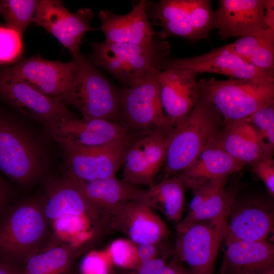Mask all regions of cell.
<instances>
[{
    "label": "cell",
    "instance_id": "cell-1",
    "mask_svg": "<svg viewBox=\"0 0 274 274\" xmlns=\"http://www.w3.org/2000/svg\"><path fill=\"white\" fill-rule=\"evenodd\" d=\"M59 244L42 198L11 203L0 217V262L20 268L31 257Z\"/></svg>",
    "mask_w": 274,
    "mask_h": 274
},
{
    "label": "cell",
    "instance_id": "cell-2",
    "mask_svg": "<svg viewBox=\"0 0 274 274\" xmlns=\"http://www.w3.org/2000/svg\"><path fill=\"white\" fill-rule=\"evenodd\" d=\"M224 126L221 117L200 96L186 119L170 134L163 178L187 169L204 148L218 140Z\"/></svg>",
    "mask_w": 274,
    "mask_h": 274
},
{
    "label": "cell",
    "instance_id": "cell-3",
    "mask_svg": "<svg viewBox=\"0 0 274 274\" xmlns=\"http://www.w3.org/2000/svg\"><path fill=\"white\" fill-rule=\"evenodd\" d=\"M89 44L92 49L89 60L128 86L151 71L163 70L170 58L169 44L157 35L145 44L106 41Z\"/></svg>",
    "mask_w": 274,
    "mask_h": 274
},
{
    "label": "cell",
    "instance_id": "cell-4",
    "mask_svg": "<svg viewBox=\"0 0 274 274\" xmlns=\"http://www.w3.org/2000/svg\"><path fill=\"white\" fill-rule=\"evenodd\" d=\"M42 146L22 123L0 108V170L21 186L35 182L45 167Z\"/></svg>",
    "mask_w": 274,
    "mask_h": 274
},
{
    "label": "cell",
    "instance_id": "cell-5",
    "mask_svg": "<svg viewBox=\"0 0 274 274\" xmlns=\"http://www.w3.org/2000/svg\"><path fill=\"white\" fill-rule=\"evenodd\" d=\"M200 96L207 100L225 125L242 120L258 109L274 104V81L214 77L197 81Z\"/></svg>",
    "mask_w": 274,
    "mask_h": 274
},
{
    "label": "cell",
    "instance_id": "cell-6",
    "mask_svg": "<svg viewBox=\"0 0 274 274\" xmlns=\"http://www.w3.org/2000/svg\"><path fill=\"white\" fill-rule=\"evenodd\" d=\"M76 63L66 105L77 109L84 119H102L119 123L120 90L80 51L71 54Z\"/></svg>",
    "mask_w": 274,
    "mask_h": 274
},
{
    "label": "cell",
    "instance_id": "cell-7",
    "mask_svg": "<svg viewBox=\"0 0 274 274\" xmlns=\"http://www.w3.org/2000/svg\"><path fill=\"white\" fill-rule=\"evenodd\" d=\"M158 72L151 71L120 90L119 123L130 133L174 129L161 104Z\"/></svg>",
    "mask_w": 274,
    "mask_h": 274
},
{
    "label": "cell",
    "instance_id": "cell-8",
    "mask_svg": "<svg viewBox=\"0 0 274 274\" xmlns=\"http://www.w3.org/2000/svg\"><path fill=\"white\" fill-rule=\"evenodd\" d=\"M140 134L99 147H60L64 156V177L88 182L115 177L128 148Z\"/></svg>",
    "mask_w": 274,
    "mask_h": 274
},
{
    "label": "cell",
    "instance_id": "cell-9",
    "mask_svg": "<svg viewBox=\"0 0 274 274\" xmlns=\"http://www.w3.org/2000/svg\"><path fill=\"white\" fill-rule=\"evenodd\" d=\"M147 10L152 25L160 28L156 33L161 39L179 37L191 42L200 40L207 18L203 0L147 1Z\"/></svg>",
    "mask_w": 274,
    "mask_h": 274
},
{
    "label": "cell",
    "instance_id": "cell-10",
    "mask_svg": "<svg viewBox=\"0 0 274 274\" xmlns=\"http://www.w3.org/2000/svg\"><path fill=\"white\" fill-rule=\"evenodd\" d=\"M227 220L203 221L178 234L176 258L186 263L192 274H214L218 251L225 238Z\"/></svg>",
    "mask_w": 274,
    "mask_h": 274
},
{
    "label": "cell",
    "instance_id": "cell-11",
    "mask_svg": "<svg viewBox=\"0 0 274 274\" xmlns=\"http://www.w3.org/2000/svg\"><path fill=\"white\" fill-rule=\"evenodd\" d=\"M0 99L44 126L76 118L66 105L0 68Z\"/></svg>",
    "mask_w": 274,
    "mask_h": 274
},
{
    "label": "cell",
    "instance_id": "cell-12",
    "mask_svg": "<svg viewBox=\"0 0 274 274\" xmlns=\"http://www.w3.org/2000/svg\"><path fill=\"white\" fill-rule=\"evenodd\" d=\"M173 130L157 129L138 136L125 155L122 180L137 186L153 185L156 176L164 166Z\"/></svg>",
    "mask_w": 274,
    "mask_h": 274
},
{
    "label": "cell",
    "instance_id": "cell-13",
    "mask_svg": "<svg viewBox=\"0 0 274 274\" xmlns=\"http://www.w3.org/2000/svg\"><path fill=\"white\" fill-rule=\"evenodd\" d=\"M76 68L73 60L68 62L49 60L32 56L3 67L9 74L19 78L41 92L66 105Z\"/></svg>",
    "mask_w": 274,
    "mask_h": 274
},
{
    "label": "cell",
    "instance_id": "cell-14",
    "mask_svg": "<svg viewBox=\"0 0 274 274\" xmlns=\"http://www.w3.org/2000/svg\"><path fill=\"white\" fill-rule=\"evenodd\" d=\"M93 16L88 8H81L74 13L61 1L39 0L32 22L55 37L72 54L80 51L87 32L98 30L90 27Z\"/></svg>",
    "mask_w": 274,
    "mask_h": 274
},
{
    "label": "cell",
    "instance_id": "cell-15",
    "mask_svg": "<svg viewBox=\"0 0 274 274\" xmlns=\"http://www.w3.org/2000/svg\"><path fill=\"white\" fill-rule=\"evenodd\" d=\"M60 147H99L127 139L130 133L119 123L102 119L77 118L45 126Z\"/></svg>",
    "mask_w": 274,
    "mask_h": 274
},
{
    "label": "cell",
    "instance_id": "cell-16",
    "mask_svg": "<svg viewBox=\"0 0 274 274\" xmlns=\"http://www.w3.org/2000/svg\"><path fill=\"white\" fill-rule=\"evenodd\" d=\"M182 68L198 75L210 73L232 79L274 81V71L258 68L246 62L228 49L226 45L204 54L186 58H169L164 68Z\"/></svg>",
    "mask_w": 274,
    "mask_h": 274
},
{
    "label": "cell",
    "instance_id": "cell-17",
    "mask_svg": "<svg viewBox=\"0 0 274 274\" xmlns=\"http://www.w3.org/2000/svg\"><path fill=\"white\" fill-rule=\"evenodd\" d=\"M228 218L226 245L239 241H266L273 230V204L262 198H236Z\"/></svg>",
    "mask_w": 274,
    "mask_h": 274
},
{
    "label": "cell",
    "instance_id": "cell-18",
    "mask_svg": "<svg viewBox=\"0 0 274 274\" xmlns=\"http://www.w3.org/2000/svg\"><path fill=\"white\" fill-rule=\"evenodd\" d=\"M197 75L182 68H166L158 72L161 104L174 129L186 119L200 97Z\"/></svg>",
    "mask_w": 274,
    "mask_h": 274
},
{
    "label": "cell",
    "instance_id": "cell-19",
    "mask_svg": "<svg viewBox=\"0 0 274 274\" xmlns=\"http://www.w3.org/2000/svg\"><path fill=\"white\" fill-rule=\"evenodd\" d=\"M109 226L126 235L135 245H158L169 234L167 225L144 200H132L109 217Z\"/></svg>",
    "mask_w": 274,
    "mask_h": 274
},
{
    "label": "cell",
    "instance_id": "cell-20",
    "mask_svg": "<svg viewBox=\"0 0 274 274\" xmlns=\"http://www.w3.org/2000/svg\"><path fill=\"white\" fill-rule=\"evenodd\" d=\"M228 180V177L213 180L192 190L188 213L176 226L178 234L203 221L228 218L238 189L226 188Z\"/></svg>",
    "mask_w": 274,
    "mask_h": 274
},
{
    "label": "cell",
    "instance_id": "cell-21",
    "mask_svg": "<svg viewBox=\"0 0 274 274\" xmlns=\"http://www.w3.org/2000/svg\"><path fill=\"white\" fill-rule=\"evenodd\" d=\"M72 181L78 185L104 227L108 225L109 217L118 208L132 200H144L147 193V190L115 177L88 182Z\"/></svg>",
    "mask_w": 274,
    "mask_h": 274
},
{
    "label": "cell",
    "instance_id": "cell-22",
    "mask_svg": "<svg viewBox=\"0 0 274 274\" xmlns=\"http://www.w3.org/2000/svg\"><path fill=\"white\" fill-rule=\"evenodd\" d=\"M264 12V0H220L215 28L223 40L261 32L269 28Z\"/></svg>",
    "mask_w": 274,
    "mask_h": 274
},
{
    "label": "cell",
    "instance_id": "cell-23",
    "mask_svg": "<svg viewBox=\"0 0 274 274\" xmlns=\"http://www.w3.org/2000/svg\"><path fill=\"white\" fill-rule=\"evenodd\" d=\"M146 0H140L131 10L124 15H118L108 10L98 13L100 26L105 41L117 43L145 44L151 43L157 37L150 22Z\"/></svg>",
    "mask_w": 274,
    "mask_h": 274
},
{
    "label": "cell",
    "instance_id": "cell-24",
    "mask_svg": "<svg viewBox=\"0 0 274 274\" xmlns=\"http://www.w3.org/2000/svg\"><path fill=\"white\" fill-rule=\"evenodd\" d=\"M220 274H261L274 270V246L239 241L227 245Z\"/></svg>",
    "mask_w": 274,
    "mask_h": 274
},
{
    "label": "cell",
    "instance_id": "cell-25",
    "mask_svg": "<svg viewBox=\"0 0 274 274\" xmlns=\"http://www.w3.org/2000/svg\"><path fill=\"white\" fill-rule=\"evenodd\" d=\"M217 140L204 148L187 169L179 173L178 176L185 188L192 190L210 181L228 177L243 169L244 166L223 150Z\"/></svg>",
    "mask_w": 274,
    "mask_h": 274
},
{
    "label": "cell",
    "instance_id": "cell-26",
    "mask_svg": "<svg viewBox=\"0 0 274 274\" xmlns=\"http://www.w3.org/2000/svg\"><path fill=\"white\" fill-rule=\"evenodd\" d=\"M42 200L49 223L59 217L83 216L91 219L102 230L84 195L72 180L63 177L51 182Z\"/></svg>",
    "mask_w": 274,
    "mask_h": 274
},
{
    "label": "cell",
    "instance_id": "cell-27",
    "mask_svg": "<svg viewBox=\"0 0 274 274\" xmlns=\"http://www.w3.org/2000/svg\"><path fill=\"white\" fill-rule=\"evenodd\" d=\"M217 142L230 157L244 166H252L267 157L255 130L244 120L225 124Z\"/></svg>",
    "mask_w": 274,
    "mask_h": 274
},
{
    "label": "cell",
    "instance_id": "cell-28",
    "mask_svg": "<svg viewBox=\"0 0 274 274\" xmlns=\"http://www.w3.org/2000/svg\"><path fill=\"white\" fill-rule=\"evenodd\" d=\"M60 244L29 258L19 268L20 274H64L94 243Z\"/></svg>",
    "mask_w": 274,
    "mask_h": 274
},
{
    "label": "cell",
    "instance_id": "cell-29",
    "mask_svg": "<svg viewBox=\"0 0 274 274\" xmlns=\"http://www.w3.org/2000/svg\"><path fill=\"white\" fill-rule=\"evenodd\" d=\"M226 46L250 64L274 71V27L257 34L239 37Z\"/></svg>",
    "mask_w": 274,
    "mask_h": 274
},
{
    "label": "cell",
    "instance_id": "cell-30",
    "mask_svg": "<svg viewBox=\"0 0 274 274\" xmlns=\"http://www.w3.org/2000/svg\"><path fill=\"white\" fill-rule=\"evenodd\" d=\"M185 189L179 176L163 178L148 188L144 201L153 210L161 211L169 221L178 222L184 210Z\"/></svg>",
    "mask_w": 274,
    "mask_h": 274
},
{
    "label": "cell",
    "instance_id": "cell-31",
    "mask_svg": "<svg viewBox=\"0 0 274 274\" xmlns=\"http://www.w3.org/2000/svg\"><path fill=\"white\" fill-rule=\"evenodd\" d=\"M37 4L36 0L0 1V14L5 21V26L22 38L27 27L32 22Z\"/></svg>",
    "mask_w": 274,
    "mask_h": 274
},
{
    "label": "cell",
    "instance_id": "cell-32",
    "mask_svg": "<svg viewBox=\"0 0 274 274\" xmlns=\"http://www.w3.org/2000/svg\"><path fill=\"white\" fill-rule=\"evenodd\" d=\"M254 129L266 157H272L274 151V104L263 107L242 120Z\"/></svg>",
    "mask_w": 274,
    "mask_h": 274
},
{
    "label": "cell",
    "instance_id": "cell-33",
    "mask_svg": "<svg viewBox=\"0 0 274 274\" xmlns=\"http://www.w3.org/2000/svg\"><path fill=\"white\" fill-rule=\"evenodd\" d=\"M108 255L114 264L124 269H134L139 264L135 245L129 240L119 239L113 242Z\"/></svg>",
    "mask_w": 274,
    "mask_h": 274
},
{
    "label": "cell",
    "instance_id": "cell-34",
    "mask_svg": "<svg viewBox=\"0 0 274 274\" xmlns=\"http://www.w3.org/2000/svg\"><path fill=\"white\" fill-rule=\"evenodd\" d=\"M22 38L14 30L0 26V63L12 62L22 54Z\"/></svg>",
    "mask_w": 274,
    "mask_h": 274
},
{
    "label": "cell",
    "instance_id": "cell-35",
    "mask_svg": "<svg viewBox=\"0 0 274 274\" xmlns=\"http://www.w3.org/2000/svg\"><path fill=\"white\" fill-rule=\"evenodd\" d=\"M80 272L81 274H111L108 258L101 253H89L82 261Z\"/></svg>",
    "mask_w": 274,
    "mask_h": 274
},
{
    "label": "cell",
    "instance_id": "cell-36",
    "mask_svg": "<svg viewBox=\"0 0 274 274\" xmlns=\"http://www.w3.org/2000/svg\"><path fill=\"white\" fill-rule=\"evenodd\" d=\"M253 172L264 184L271 196L274 195V161L272 157H265L253 165Z\"/></svg>",
    "mask_w": 274,
    "mask_h": 274
},
{
    "label": "cell",
    "instance_id": "cell-37",
    "mask_svg": "<svg viewBox=\"0 0 274 274\" xmlns=\"http://www.w3.org/2000/svg\"><path fill=\"white\" fill-rule=\"evenodd\" d=\"M166 263L165 259L157 256L140 263L133 274H159Z\"/></svg>",
    "mask_w": 274,
    "mask_h": 274
},
{
    "label": "cell",
    "instance_id": "cell-38",
    "mask_svg": "<svg viewBox=\"0 0 274 274\" xmlns=\"http://www.w3.org/2000/svg\"><path fill=\"white\" fill-rule=\"evenodd\" d=\"M157 246L151 244L135 245L136 253L139 264L147 260L157 257L158 250Z\"/></svg>",
    "mask_w": 274,
    "mask_h": 274
},
{
    "label": "cell",
    "instance_id": "cell-39",
    "mask_svg": "<svg viewBox=\"0 0 274 274\" xmlns=\"http://www.w3.org/2000/svg\"><path fill=\"white\" fill-rule=\"evenodd\" d=\"M12 195L11 185L0 176V217L5 209L11 204Z\"/></svg>",
    "mask_w": 274,
    "mask_h": 274
},
{
    "label": "cell",
    "instance_id": "cell-40",
    "mask_svg": "<svg viewBox=\"0 0 274 274\" xmlns=\"http://www.w3.org/2000/svg\"><path fill=\"white\" fill-rule=\"evenodd\" d=\"M159 274H192L177 258L167 263Z\"/></svg>",
    "mask_w": 274,
    "mask_h": 274
},
{
    "label": "cell",
    "instance_id": "cell-41",
    "mask_svg": "<svg viewBox=\"0 0 274 274\" xmlns=\"http://www.w3.org/2000/svg\"><path fill=\"white\" fill-rule=\"evenodd\" d=\"M264 20L268 27H274V1L264 0Z\"/></svg>",
    "mask_w": 274,
    "mask_h": 274
},
{
    "label": "cell",
    "instance_id": "cell-42",
    "mask_svg": "<svg viewBox=\"0 0 274 274\" xmlns=\"http://www.w3.org/2000/svg\"><path fill=\"white\" fill-rule=\"evenodd\" d=\"M0 274H20V269L0 262Z\"/></svg>",
    "mask_w": 274,
    "mask_h": 274
},
{
    "label": "cell",
    "instance_id": "cell-43",
    "mask_svg": "<svg viewBox=\"0 0 274 274\" xmlns=\"http://www.w3.org/2000/svg\"><path fill=\"white\" fill-rule=\"evenodd\" d=\"M64 274H81L80 271H77L75 267H74V265L70 268L66 272H65Z\"/></svg>",
    "mask_w": 274,
    "mask_h": 274
},
{
    "label": "cell",
    "instance_id": "cell-44",
    "mask_svg": "<svg viewBox=\"0 0 274 274\" xmlns=\"http://www.w3.org/2000/svg\"><path fill=\"white\" fill-rule=\"evenodd\" d=\"M116 274V273H115ZM118 274H133L132 273H131V272H121V273H119Z\"/></svg>",
    "mask_w": 274,
    "mask_h": 274
}]
</instances>
